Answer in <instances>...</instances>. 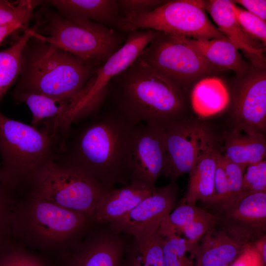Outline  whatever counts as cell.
Returning <instances> with one entry per match:
<instances>
[{"label": "cell", "instance_id": "cell-23", "mask_svg": "<svg viewBox=\"0 0 266 266\" xmlns=\"http://www.w3.org/2000/svg\"><path fill=\"white\" fill-rule=\"evenodd\" d=\"M219 152L231 161L247 166L265 160L266 137L263 133L243 134L233 129L224 134V146Z\"/></svg>", "mask_w": 266, "mask_h": 266}, {"label": "cell", "instance_id": "cell-30", "mask_svg": "<svg viewBox=\"0 0 266 266\" xmlns=\"http://www.w3.org/2000/svg\"><path fill=\"white\" fill-rule=\"evenodd\" d=\"M40 0H20L11 2L0 0V27L17 22L27 28L33 16L34 8L40 5Z\"/></svg>", "mask_w": 266, "mask_h": 266}, {"label": "cell", "instance_id": "cell-20", "mask_svg": "<svg viewBox=\"0 0 266 266\" xmlns=\"http://www.w3.org/2000/svg\"><path fill=\"white\" fill-rule=\"evenodd\" d=\"M218 150L215 144L207 147L200 155L189 174L186 194L181 203L195 204L200 200L211 205L214 198V182Z\"/></svg>", "mask_w": 266, "mask_h": 266}, {"label": "cell", "instance_id": "cell-7", "mask_svg": "<svg viewBox=\"0 0 266 266\" xmlns=\"http://www.w3.org/2000/svg\"><path fill=\"white\" fill-rule=\"evenodd\" d=\"M204 0L166 1L145 13L121 16L116 28L131 32L147 29L199 39L227 38L208 18Z\"/></svg>", "mask_w": 266, "mask_h": 266}, {"label": "cell", "instance_id": "cell-5", "mask_svg": "<svg viewBox=\"0 0 266 266\" xmlns=\"http://www.w3.org/2000/svg\"><path fill=\"white\" fill-rule=\"evenodd\" d=\"M41 10L30 29L32 37L83 60L102 65L126 40L127 36L103 24L65 16L49 8Z\"/></svg>", "mask_w": 266, "mask_h": 266}, {"label": "cell", "instance_id": "cell-31", "mask_svg": "<svg viewBox=\"0 0 266 266\" xmlns=\"http://www.w3.org/2000/svg\"><path fill=\"white\" fill-rule=\"evenodd\" d=\"M218 158L225 170L228 188L227 200L222 210L224 212L243 196V178L246 166L231 161L219 151Z\"/></svg>", "mask_w": 266, "mask_h": 266}, {"label": "cell", "instance_id": "cell-21", "mask_svg": "<svg viewBox=\"0 0 266 266\" xmlns=\"http://www.w3.org/2000/svg\"><path fill=\"white\" fill-rule=\"evenodd\" d=\"M52 6L61 14L91 20L111 28L115 26L121 14L117 0H41Z\"/></svg>", "mask_w": 266, "mask_h": 266}, {"label": "cell", "instance_id": "cell-43", "mask_svg": "<svg viewBox=\"0 0 266 266\" xmlns=\"http://www.w3.org/2000/svg\"><path fill=\"white\" fill-rule=\"evenodd\" d=\"M231 266V264H230V265H224V266Z\"/></svg>", "mask_w": 266, "mask_h": 266}, {"label": "cell", "instance_id": "cell-18", "mask_svg": "<svg viewBox=\"0 0 266 266\" xmlns=\"http://www.w3.org/2000/svg\"><path fill=\"white\" fill-rule=\"evenodd\" d=\"M112 233L92 236L74 251L66 266H122L124 245Z\"/></svg>", "mask_w": 266, "mask_h": 266}, {"label": "cell", "instance_id": "cell-25", "mask_svg": "<svg viewBox=\"0 0 266 266\" xmlns=\"http://www.w3.org/2000/svg\"><path fill=\"white\" fill-rule=\"evenodd\" d=\"M161 223V222H160ZM160 223L134 233V242L123 266H165Z\"/></svg>", "mask_w": 266, "mask_h": 266}, {"label": "cell", "instance_id": "cell-37", "mask_svg": "<svg viewBox=\"0 0 266 266\" xmlns=\"http://www.w3.org/2000/svg\"><path fill=\"white\" fill-rule=\"evenodd\" d=\"M228 197V188L226 174L219 159L218 154V162L214 182V198L211 205L222 211Z\"/></svg>", "mask_w": 266, "mask_h": 266}, {"label": "cell", "instance_id": "cell-34", "mask_svg": "<svg viewBox=\"0 0 266 266\" xmlns=\"http://www.w3.org/2000/svg\"><path fill=\"white\" fill-rule=\"evenodd\" d=\"M266 192V161L248 165L243 178L242 193Z\"/></svg>", "mask_w": 266, "mask_h": 266}, {"label": "cell", "instance_id": "cell-4", "mask_svg": "<svg viewBox=\"0 0 266 266\" xmlns=\"http://www.w3.org/2000/svg\"><path fill=\"white\" fill-rule=\"evenodd\" d=\"M56 135L52 130L12 119L0 111V179L14 191L32 187L36 176L55 160Z\"/></svg>", "mask_w": 266, "mask_h": 266}, {"label": "cell", "instance_id": "cell-16", "mask_svg": "<svg viewBox=\"0 0 266 266\" xmlns=\"http://www.w3.org/2000/svg\"><path fill=\"white\" fill-rule=\"evenodd\" d=\"M227 219L226 228L246 242L266 229V192L244 194L232 206L223 212Z\"/></svg>", "mask_w": 266, "mask_h": 266}, {"label": "cell", "instance_id": "cell-33", "mask_svg": "<svg viewBox=\"0 0 266 266\" xmlns=\"http://www.w3.org/2000/svg\"><path fill=\"white\" fill-rule=\"evenodd\" d=\"M233 9L237 22L245 32L252 37L261 42L266 46V21L237 6L233 1Z\"/></svg>", "mask_w": 266, "mask_h": 266}, {"label": "cell", "instance_id": "cell-28", "mask_svg": "<svg viewBox=\"0 0 266 266\" xmlns=\"http://www.w3.org/2000/svg\"><path fill=\"white\" fill-rule=\"evenodd\" d=\"M167 216L162 220L159 226L163 239L165 266H196L192 250L175 232Z\"/></svg>", "mask_w": 266, "mask_h": 266}, {"label": "cell", "instance_id": "cell-38", "mask_svg": "<svg viewBox=\"0 0 266 266\" xmlns=\"http://www.w3.org/2000/svg\"><path fill=\"white\" fill-rule=\"evenodd\" d=\"M122 16L135 15L149 12L161 6L166 0H117Z\"/></svg>", "mask_w": 266, "mask_h": 266}, {"label": "cell", "instance_id": "cell-29", "mask_svg": "<svg viewBox=\"0 0 266 266\" xmlns=\"http://www.w3.org/2000/svg\"><path fill=\"white\" fill-rule=\"evenodd\" d=\"M17 200L0 179V255L13 245V216Z\"/></svg>", "mask_w": 266, "mask_h": 266}, {"label": "cell", "instance_id": "cell-32", "mask_svg": "<svg viewBox=\"0 0 266 266\" xmlns=\"http://www.w3.org/2000/svg\"><path fill=\"white\" fill-rule=\"evenodd\" d=\"M217 221V218L209 213L181 228H173L193 251L194 246L198 242L210 229L214 227Z\"/></svg>", "mask_w": 266, "mask_h": 266}, {"label": "cell", "instance_id": "cell-26", "mask_svg": "<svg viewBox=\"0 0 266 266\" xmlns=\"http://www.w3.org/2000/svg\"><path fill=\"white\" fill-rule=\"evenodd\" d=\"M15 100L26 103L32 114V126L44 119L54 118L58 124L69 111L72 101L60 100L42 95L27 92L13 93Z\"/></svg>", "mask_w": 266, "mask_h": 266}, {"label": "cell", "instance_id": "cell-12", "mask_svg": "<svg viewBox=\"0 0 266 266\" xmlns=\"http://www.w3.org/2000/svg\"><path fill=\"white\" fill-rule=\"evenodd\" d=\"M233 95L231 120L234 129L246 134L266 129V69H250L240 77Z\"/></svg>", "mask_w": 266, "mask_h": 266}, {"label": "cell", "instance_id": "cell-1", "mask_svg": "<svg viewBox=\"0 0 266 266\" xmlns=\"http://www.w3.org/2000/svg\"><path fill=\"white\" fill-rule=\"evenodd\" d=\"M93 116L63 151L65 156L62 164L108 188L117 183L130 185L137 125L114 106Z\"/></svg>", "mask_w": 266, "mask_h": 266}, {"label": "cell", "instance_id": "cell-35", "mask_svg": "<svg viewBox=\"0 0 266 266\" xmlns=\"http://www.w3.org/2000/svg\"><path fill=\"white\" fill-rule=\"evenodd\" d=\"M0 266H46L37 257L12 245L0 255Z\"/></svg>", "mask_w": 266, "mask_h": 266}, {"label": "cell", "instance_id": "cell-10", "mask_svg": "<svg viewBox=\"0 0 266 266\" xmlns=\"http://www.w3.org/2000/svg\"><path fill=\"white\" fill-rule=\"evenodd\" d=\"M128 33L124 44L97 68L82 95L67 113V117L71 122L93 116L100 110L108 97L111 80L136 60L158 31L142 29Z\"/></svg>", "mask_w": 266, "mask_h": 266}, {"label": "cell", "instance_id": "cell-41", "mask_svg": "<svg viewBox=\"0 0 266 266\" xmlns=\"http://www.w3.org/2000/svg\"><path fill=\"white\" fill-rule=\"evenodd\" d=\"M19 23L14 22L0 27V44L9 34L19 29H27Z\"/></svg>", "mask_w": 266, "mask_h": 266}, {"label": "cell", "instance_id": "cell-2", "mask_svg": "<svg viewBox=\"0 0 266 266\" xmlns=\"http://www.w3.org/2000/svg\"><path fill=\"white\" fill-rule=\"evenodd\" d=\"M186 91L138 58L113 78L108 97L133 123L163 128L186 117Z\"/></svg>", "mask_w": 266, "mask_h": 266}, {"label": "cell", "instance_id": "cell-13", "mask_svg": "<svg viewBox=\"0 0 266 266\" xmlns=\"http://www.w3.org/2000/svg\"><path fill=\"white\" fill-rule=\"evenodd\" d=\"M168 171L161 128L137 124L133 143L131 183L153 188L161 176L167 177Z\"/></svg>", "mask_w": 266, "mask_h": 266}, {"label": "cell", "instance_id": "cell-8", "mask_svg": "<svg viewBox=\"0 0 266 266\" xmlns=\"http://www.w3.org/2000/svg\"><path fill=\"white\" fill-rule=\"evenodd\" d=\"M31 192L92 220L100 200L112 188L73 167L50 161L35 177Z\"/></svg>", "mask_w": 266, "mask_h": 266}, {"label": "cell", "instance_id": "cell-40", "mask_svg": "<svg viewBox=\"0 0 266 266\" xmlns=\"http://www.w3.org/2000/svg\"><path fill=\"white\" fill-rule=\"evenodd\" d=\"M244 7L247 11L258 16L264 21L266 20V1L265 0H233Z\"/></svg>", "mask_w": 266, "mask_h": 266}, {"label": "cell", "instance_id": "cell-22", "mask_svg": "<svg viewBox=\"0 0 266 266\" xmlns=\"http://www.w3.org/2000/svg\"><path fill=\"white\" fill-rule=\"evenodd\" d=\"M180 37L210 63L223 69H230L238 77L244 76L250 69L238 50L228 38Z\"/></svg>", "mask_w": 266, "mask_h": 266}, {"label": "cell", "instance_id": "cell-11", "mask_svg": "<svg viewBox=\"0 0 266 266\" xmlns=\"http://www.w3.org/2000/svg\"><path fill=\"white\" fill-rule=\"evenodd\" d=\"M171 182L194 168L201 153L215 144L213 133L203 122L185 117L161 128Z\"/></svg>", "mask_w": 266, "mask_h": 266}, {"label": "cell", "instance_id": "cell-6", "mask_svg": "<svg viewBox=\"0 0 266 266\" xmlns=\"http://www.w3.org/2000/svg\"><path fill=\"white\" fill-rule=\"evenodd\" d=\"M91 219L86 214L66 209L30 192L18 201L13 216L15 238L35 248L58 249L80 234Z\"/></svg>", "mask_w": 266, "mask_h": 266}, {"label": "cell", "instance_id": "cell-36", "mask_svg": "<svg viewBox=\"0 0 266 266\" xmlns=\"http://www.w3.org/2000/svg\"><path fill=\"white\" fill-rule=\"evenodd\" d=\"M208 213L195 204L181 203L170 213L167 218L173 228L179 229Z\"/></svg>", "mask_w": 266, "mask_h": 266}, {"label": "cell", "instance_id": "cell-27", "mask_svg": "<svg viewBox=\"0 0 266 266\" xmlns=\"http://www.w3.org/2000/svg\"><path fill=\"white\" fill-rule=\"evenodd\" d=\"M31 37L27 28L11 45L0 51V102L21 73L23 52Z\"/></svg>", "mask_w": 266, "mask_h": 266}, {"label": "cell", "instance_id": "cell-15", "mask_svg": "<svg viewBox=\"0 0 266 266\" xmlns=\"http://www.w3.org/2000/svg\"><path fill=\"white\" fill-rule=\"evenodd\" d=\"M204 8L217 25L219 30L241 50L251 63L253 68L266 69L264 55L266 46L249 35L237 22L230 0H204Z\"/></svg>", "mask_w": 266, "mask_h": 266}, {"label": "cell", "instance_id": "cell-19", "mask_svg": "<svg viewBox=\"0 0 266 266\" xmlns=\"http://www.w3.org/2000/svg\"><path fill=\"white\" fill-rule=\"evenodd\" d=\"M154 187L131 183L120 188H112L99 201L92 221L110 224L119 219L150 195Z\"/></svg>", "mask_w": 266, "mask_h": 266}, {"label": "cell", "instance_id": "cell-42", "mask_svg": "<svg viewBox=\"0 0 266 266\" xmlns=\"http://www.w3.org/2000/svg\"><path fill=\"white\" fill-rule=\"evenodd\" d=\"M255 248L261 257L264 263L266 264V238L263 235L256 239L253 243Z\"/></svg>", "mask_w": 266, "mask_h": 266}, {"label": "cell", "instance_id": "cell-14", "mask_svg": "<svg viewBox=\"0 0 266 266\" xmlns=\"http://www.w3.org/2000/svg\"><path fill=\"white\" fill-rule=\"evenodd\" d=\"M177 188L175 182L154 187L150 195L119 219L110 223L112 232L133 234L148 226L160 223L174 208Z\"/></svg>", "mask_w": 266, "mask_h": 266}, {"label": "cell", "instance_id": "cell-24", "mask_svg": "<svg viewBox=\"0 0 266 266\" xmlns=\"http://www.w3.org/2000/svg\"><path fill=\"white\" fill-rule=\"evenodd\" d=\"M230 101V94L224 82L214 76L198 81L191 94L194 112L201 118H207L223 111Z\"/></svg>", "mask_w": 266, "mask_h": 266}, {"label": "cell", "instance_id": "cell-39", "mask_svg": "<svg viewBox=\"0 0 266 266\" xmlns=\"http://www.w3.org/2000/svg\"><path fill=\"white\" fill-rule=\"evenodd\" d=\"M253 243L248 244L231 266H265Z\"/></svg>", "mask_w": 266, "mask_h": 266}, {"label": "cell", "instance_id": "cell-9", "mask_svg": "<svg viewBox=\"0 0 266 266\" xmlns=\"http://www.w3.org/2000/svg\"><path fill=\"white\" fill-rule=\"evenodd\" d=\"M138 58L162 72L185 91L201 79L224 70L208 62L180 36L158 31Z\"/></svg>", "mask_w": 266, "mask_h": 266}, {"label": "cell", "instance_id": "cell-3", "mask_svg": "<svg viewBox=\"0 0 266 266\" xmlns=\"http://www.w3.org/2000/svg\"><path fill=\"white\" fill-rule=\"evenodd\" d=\"M100 65L32 37L23 52L22 71L13 93L76 101Z\"/></svg>", "mask_w": 266, "mask_h": 266}, {"label": "cell", "instance_id": "cell-17", "mask_svg": "<svg viewBox=\"0 0 266 266\" xmlns=\"http://www.w3.org/2000/svg\"><path fill=\"white\" fill-rule=\"evenodd\" d=\"M204 234L194 246L196 266H221L230 265L249 243L225 230H213Z\"/></svg>", "mask_w": 266, "mask_h": 266}]
</instances>
